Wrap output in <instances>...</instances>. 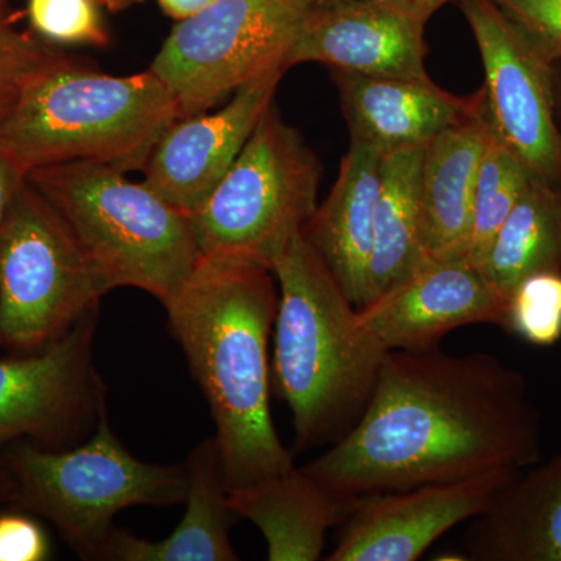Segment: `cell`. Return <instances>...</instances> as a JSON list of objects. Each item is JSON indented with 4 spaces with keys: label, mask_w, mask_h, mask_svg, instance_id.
<instances>
[{
    "label": "cell",
    "mask_w": 561,
    "mask_h": 561,
    "mask_svg": "<svg viewBox=\"0 0 561 561\" xmlns=\"http://www.w3.org/2000/svg\"><path fill=\"white\" fill-rule=\"evenodd\" d=\"M542 421L523 373L490 353L390 351L353 430L301 470L364 497L535 467Z\"/></svg>",
    "instance_id": "obj_1"
},
{
    "label": "cell",
    "mask_w": 561,
    "mask_h": 561,
    "mask_svg": "<svg viewBox=\"0 0 561 561\" xmlns=\"http://www.w3.org/2000/svg\"><path fill=\"white\" fill-rule=\"evenodd\" d=\"M278 298L271 268L202 256L164 305L213 413L228 490L294 468L268 400V341Z\"/></svg>",
    "instance_id": "obj_2"
},
{
    "label": "cell",
    "mask_w": 561,
    "mask_h": 561,
    "mask_svg": "<svg viewBox=\"0 0 561 561\" xmlns=\"http://www.w3.org/2000/svg\"><path fill=\"white\" fill-rule=\"evenodd\" d=\"M278 284L273 381L294 415L298 449L335 445L370 401L383 357L359 330L356 306L300 231L271 265Z\"/></svg>",
    "instance_id": "obj_3"
},
{
    "label": "cell",
    "mask_w": 561,
    "mask_h": 561,
    "mask_svg": "<svg viewBox=\"0 0 561 561\" xmlns=\"http://www.w3.org/2000/svg\"><path fill=\"white\" fill-rule=\"evenodd\" d=\"M180 117L175 95L150 69L111 76L60 54L0 121V147L25 172L69 161L142 171Z\"/></svg>",
    "instance_id": "obj_4"
},
{
    "label": "cell",
    "mask_w": 561,
    "mask_h": 561,
    "mask_svg": "<svg viewBox=\"0 0 561 561\" xmlns=\"http://www.w3.org/2000/svg\"><path fill=\"white\" fill-rule=\"evenodd\" d=\"M25 179L114 289L138 287L165 305L202 260L190 214L119 169L69 161L32 169Z\"/></svg>",
    "instance_id": "obj_5"
},
{
    "label": "cell",
    "mask_w": 561,
    "mask_h": 561,
    "mask_svg": "<svg viewBox=\"0 0 561 561\" xmlns=\"http://www.w3.org/2000/svg\"><path fill=\"white\" fill-rule=\"evenodd\" d=\"M3 467L13 479L11 504L49 519L83 559L102 560L117 513L136 505L171 507L186 500L190 486L186 463L136 459L111 430L105 409L79 448L18 443Z\"/></svg>",
    "instance_id": "obj_6"
},
{
    "label": "cell",
    "mask_w": 561,
    "mask_h": 561,
    "mask_svg": "<svg viewBox=\"0 0 561 561\" xmlns=\"http://www.w3.org/2000/svg\"><path fill=\"white\" fill-rule=\"evenodd\" d=\"M320 176L317 154L272 105L230 171L191 214L202 256L271 268L316 213Z\"/></svg>",
    "instance_id": "obj_7"
},
{
    "label": "cell",
    "mask_w": 561,
    "mask_h": 561,
    "mask_svg": "<svg viewBox=\"0 0 561 561\" xmlns=\"http://www.w3.org/2000/svg\"><path fill=\"white\" fill-rule=\"evenodd\" d=\"M113 289L57 209L25 179L0 225V345L43 348Z\"/></svg>",
    "instance_id": "obj_8"
},
{
    "label": "cell",
    "mask_w": 561,
    "mask_h": 561,
    "mask_svg": "<svg viewBox=\"0 0 561 561\" xmlns=\"http://www.w3.org/2000/svg\"><path fill=\"white\" fill-rule=\"evenodd\" d=\"M313 7L312 0H214L180 21L150 70L175 95L183 117L205 113L275 69Z\"/></svg>",
    "instance_id": "obj_9"
},
{
    "label": "cell",
    "mask_w": 561,
    "mask_h": 561,
    "mask_svg": "<svg viewBox=\"0 0 561 561\" xmlns=\"http://www.w3.org/2000/svg\"><path fill=\"white\" fill-rule=\"evenodd\" d=\"M460 10L481 51L494 133L531 175L561 184L551 62L491 0H460Z\"/></svg>",
    "instance_id": "obj_10"
},
{
    "label": "cell",
    "mask_w": 561,
    "mask_h": 561,
    "mask_svg": "<svg viewBox=\"0 0 561 561\" xmlns=\"http://www.w3.org/2000/svg\"><path fill=\"white\" fill-rule=\"evenodd\" d=\"M98 309L38 353L0 357V448L24 438L55 449L99 420L105 398L92 364Z\"/></svg>",
    "instance_id": "obj_11"
},
{
    "label": "cell",
    "mask_w": 561,
    "mask_h": 561,
    "mask_svg": "<svg viewBox=\"0 0 561 561\" xmlns=\"http://www.w3.org/2000/svg\"><path fill=\"white\" fill-rule=\"evenodd\" d=\"M440 9L424 0H341L313 3L286 68L323 62L373 77L430 79L426 25Z\"/></svg>",
    "instance_id": "obj_12"
},
{
    "label": "cell",
    "mask_w": 561,
    "mask_h": 561,
    "mask_svg": "<svg viewBox=\"0 0 561 561\" xmlns=\"http://www.w3.org/2000/svg\"><path fill=\"white\" fill-rule=\"evenodd\" d=\"M522 470L359 497L328 561H415L457 524L489 511Z\"/></svg>",
    "instance_id": "obj_13"
},
{
    "label": "cell",
    "mask_w": 561,
    "mask_h": 561,
    "mask_svg": "<svg viewBox=\"0 0 561 561\" xmlns=\"http://www.w3.org/2000/svg\"><path fill=\"white\" fill-rule=\"evenodd\" d=\"M508 298L468 260L427 262L356 309L359 330L383 353L437 346L474 323L504 327Z\"/></svg>",
    "instance_id": "obj_14"
},
{
    "label": "cell",
    "mask_w": 561,
    "mask_h": 561,
    "mask_svg": "<svg viewBox=\"0 0 561 561\" xmlns=\"http://www.w3.org/2000/svg\"><path fill=\"white\" fill-rule=\"evenodd\" d=\"M284 72L275 69L243 84L217 113L173 122L144 165V183L176 208L194 214L230 171L273 105Z\"/></svg>",
    "instance_id": "obj_15"
},
{
    "label": "cell",
    "mask_w": 561,
    "mask_h": 561,
    "mask_svg": "<svg viewBox=\"0 0 561 561\" xmlns=\"http://www.w3.org/2000/svg\"><path fill=\"white\" fill-rule=\"evenodd\" d=\"M350 138L383 154L424 147L470 113L478 92L459 98L430 79L373 77L331 69Z\"/></svg>",
    "instance_id": "obj_16"
},
{
    "label": "cell",
    "mask_w": 561,
    "mask_h": 561,
    "mask_svg": "<svg viewBox=\"0 0 561 561\" xmlns=\"http://www.w3.org/2000/svg\"><path fill=\"white\" fill-rule=\"evenodd\" d=\"M493 131L483 90L470 113L424 146L420 203L427 262L467 260L472 198Z\"/></svg>",
    "instance_id": "obj_17"
},
{
    "label": "cell",
    "mask_w": 561,
    "mask_h": 561,
    "mask_svg": "<svg viewBox=\"0 0 561 561\" xmlns=\"http://www.w3.org/2000/svg\"><path fill=\"white\" fill-rule=\"evenodd\" d=\"M383 158L381 151L351 139L330 195L302 230L356 308L371 298L373 234Z\"/></svg>",
    "instance_id": "obj_18"
},
{
    "label": "cell",
    "mask_w": 561,
    "mask_h": 561,
    "mask_svg": "<svg viewBox=\"0 0 561 561\" xmlns=\"http://www.w3.org/2000/svg\"><path fill=\"white\" fill-rule=\"evenodd\" d=\"M227 497L238 518L264 535L271 561L321 559L328 531L341 527L359 500L334 493L295 467L230 489Z\"/></svg>",
    "instance_id": "obj_19"
},
{
    "label": "cell",
    "mask_w": 561,
    "mask_h": 561,
    "mask_svg": "<svg viewBox=\"0 0 561 561\" xmlns=\"http://www.w3.org/2000/svg\"><path fill=\"white\" fill-rule=\"evenodd\" d=\"M474 519L470 560L561 561V453L522 472Z\"/></svg>",
    "instance_id": "obj_20"
},
{
    "label": "cell",
    "mask_w": 561,
    "mask_h": 561,
    "mask_svg": "<svg viewBox=\"0 0 561 561\" xmlns=\"http://www.w3.org/2000/svg\"><path fill=\"white\" fill-rule=\"evenodd\" d=\"M187 468L186 513L176 529L160 541L140 540L127 531H111L102 560L234 561L230 530L236 515L228 505L216 438L201 443L184 461Z\"/></svg>",
    "instance_id": "obj_21"
},
{
    "label": "cell",
    "mask_w": 561,
    "mask_h": 561,
    "mask_svg": "<svg viewBox=\"0 0 561 561\" xmlns=\"http://www.w3.org/2000/svg\"><path fill=\"white\" fill-rule=\"evenodd\" d=\"M423 149L398 150L383 158L373 234L371 298L427 264L420 203Z\"/></svg>",
    "instance_id": "obj_22"
},
{
    "label": "cell",
    "mask_w": 561,
    "mask_h": 561,
    "mask_svg": "<svg viewBox=\"0 0 561 561\" xmlns=\"http://www.w3.org/2000/svg\"><path fill=\"white\" fill-rule=\"evenodd\" d=\"M505 297L538 272H561V184L531 175L479 265Z\"/></svg>",
    "instance_id": "obj_23"
},
{
    "label": "cell",
    "mask_w": 561,
    "mask_h": 561,
    "mask_svg": "<svg viewBox=\"0 0 561 561\" xmlns=\"http://www.w3.org/2000/svg\"><path fill=\"white\" fill-rule=\"evenodd\" d=\"M530 176L526 165L497 138L493 128L472 198L470 238L465 254L472 264L478 267L481 265L491 242L515 208Z\"/></svg>",
    "instance_id": "obj_24"
},
{
    "label": "cell",
    "mask_w": 561,
    "mask_h": 561,
    "mask_svg": "<svg viewBox=\"0 0 561 561\" xmlns=\"http://www.w3.org/2000/svg\"><path fill=\"white\" fill-rule=\"evenodd\" d=\"M504 330L535 346L561 339V272L526 276L508 295Z\"/></svg>",
    "instance_id": "obj_25"
},
{
    "label": "cell",
    "mask_w": 561,
    "mask_h": 561,
    "mask_svg": "<svg viewBox=\"0 0 561 561\" xmlns=\"http://www.w3.org/2000/svg\"><path fill=\"white\" fill-rule=\"evenodd\" d=\"M95 0H28L33 32L47 43L106 46L108 33Z\"/></svg>",
    "instance_id": "obj_26"
},
{
    "label": "cell",
    "mask_w": 561,
    "mask_h": 561,
    "mask_svg": "<svg viewBox=\"0 0 561 561\" xmlns=\"http://www.w3.org/2000/svg\"><path fill=\"white\" fill-rule=\"evenodd\" d=\"M57 55L60 51L43 41L18 31L7 13L5 0H0V121L28 81Z\"/></svg>",
    "instance_id": "obj_27"
},
{
    "label": "cell",
    "mask_w": 561,
    "mask_h": 561,
    "mask_svg": "<svg viewBox=\"0 0 561 561\" xmlns=\"http://www.w3.org/2000/svg\"><path fill=\"white\" fill-rule=\"evenodd\" d=\"M546 61L561 58V0H491Z\"/></svg>",
    "instance_id": "obj_28"
},
{
    "label": "cell",
    "mask_w": 561,
    "mask_h": 561,
    "mask_svg": "<svg viewBox=\"0 0 561 561\" xmlns=\"http://www.w3.org/2000/svg\"><path fill=\"white\" fill-rule=\"evenodd\" d=\"M50 557L46 531L24 513H0V561H43Z\"/></svg>",
    "instance_id": "obj_29"
},
{
    "label": "cell",
    "mask_w": 561,
    "mask_h": 561,
    "mask_svg": "<svg viewBox=\"0 0 561 561\" xmlns=\"http://www.w3.org/2000/svg\"><path fill=\"white\" fill-rule=\"evenodd\" d=\"M27 172L22 169L20 162L0 147V225L5 219L11 202L22 183H24Z\"/></svg>",
    "instance_id": "obj_30"
},
{
    "label": "cell",
    "mask_w": 561,
    "mask_h": 561,
    "mask_svg": "<svg viewBox=\"0 0 561 561\" xmlns=\"http://www.w3.org/2000/svg\"><path fill=\"white\" fill-rule=\"evenodd\" d=\"M213 2L214 0H158L162 11L179 22L190 20Z\"/></svg>",
    "instance_id": "obj_31"
},
{
    "label": "cell",
    "mask_w": 561,
    "mask_h": 561,
    "mask_svg": "<svg viewBox=\"0 0 561 561\" xmlns=\"http://www.w3.org/2000/svg\"><path fill=\"white\" fill-rule=\"evenodd\" d=\"M553 101H556V117L561 133V58L551 61Z\"/></svg>",
    "instance_id": "obj_32"
},
{
    "label": "cell",
    "mask_w": 561,
    "mask_h": 561,
    "mask_svg": "<svg viewBox=\"0 0 561 561\" xmlns=\"http://www.w3.org/2000/svg\"><path fill=\"white\" fill-rule=\"evenodd\" d=\"M11 497H13V479L7 468L2 467L0 468V504L3 502L11 504Z\"/></svg>",
    "instance_id": "obj_33"
},
{
    "label": "cell",
    "mask_w": 561,
    "mask_h": 561,
    "mask_svg": "<svg viewBox=\"0 0 561 561\" xmlns=\"http://www.w3.org/2000/svg\"><path fill=\"white\" fill-rule=\"evenodd\" d=\"M99 5L108 7L110 10H122L124 7H127L128 3L136 2V0H95Z\"/></svg>",
    "instance_id": "obj_34"
},
{
    "label": "cell",
    "mask_w": 561,
    "mask_h": 561,
    "mask_svg": "<svg viewBox=\"0 0 561 561\" xmlns=\"http://www.w3.org/2000/svg\"><path fill=\"white\" fill-rule=\"evenodd\" d=\"M313 3H327V2H341V0H312ZM424 2L435 3V5L443 7L445 3L451 2V0H424Z\"/></svg>",
    "instance_id": "obj_35"
}]
</instances>
